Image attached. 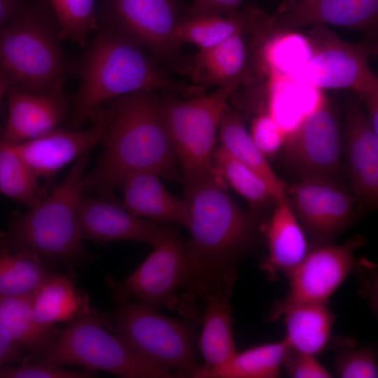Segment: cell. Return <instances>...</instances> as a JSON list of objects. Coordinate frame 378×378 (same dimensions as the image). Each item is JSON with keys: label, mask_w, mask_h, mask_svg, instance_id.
<instances>
[{"label": "cell", "mask_w": 378, "mask_h": 378, "mask_svg": "<svg viewBox=\"0 0 378 378\" xmlns=\"http://www.w3.org/2000/svg\"><path fill=\"white\" fill-rule=\"evenodd\" d=\"M216 172L185 190L191 237L186 241L188 274L184 288L204 304L212 297L230 298L237 266L253 248L257 221L228 193Z\"/></svg>", "instance_id": "cell-1"}, {"label": "cell", "mask_w": 378, "mask_h": 378, "mask_svg": "<svg viewBox=\"0 0 378 378\" xmlns=\"http://www.w3.org/2000/svg\"><path fill=\"white\" fill-rule=\"evenodd\" d=\"M155 91H139L112 99L96 168L83 179V192L113 201L114 190L130 175L144 171L178 178L177 158ZM114 202V201H113Z\"/></svg>", "instance_id": "cell-2"}, {"label": "cell", "mask_w": 378, "mask_h": 378, "mask_svg": "<svg viewBox=\"0 0 378 378\" xmlns=\"http://www.w3.org/2000/svg\"><path fill=\"white\" fill-rule=\"evenodd\" d=\"M80 85L65 129L80 130L103 103L139 91L167 90L190 97L205 88L177 83L167 76L135 41L98 22L96 34L78 67Z\"/></svg>", "instance_id": "cell-3"}, {"label": "cell", "mask_w": 378, "mask_h": 378, "mask_svg": "<svg viewBox=\"0 0 378 378\" xmlns=\"http://www.w3.org/2000/svg\"><path fill=\"white\" fill-rule=\"evenodd\" d=\"M90 150L76 159L64 180L24 214L15 216L3 243L34 253L48 265H80L93 258L83 248L78 225L83 179Z\"/></svg>", "instance_id": "cell-4"}, {"label": "cell", "mask_w": 378, "mask_h": 378, "mask_svg": "<svg viewBox=\"0 0 378 378\" xmlns=\"http://www.w3.org/2000/svg\"><path fill=\"white\" fill-rule=\"evenodd\" d=\"M60 41L48 2L27 0L0 30V68L15 76L18 90L48 93L74 69Z\"/></svg>", "instance_id": "cell-5"}, {"label": "cell", "mask_w": 378, "mask_h": 378, "mask_svg": "<svg viewBox=\"0 0 378 378\" xmlns=\"http://www.w3.org/2000/svg\"><path fill=\"white\" fill-rule=\"evenodd\" d=\"M113 312H102L104 326L143 360L196 377L200 370L195 355L193 326L160 314L156 309L111 293Z\"/></svg>", "instance_id": "cell-6"}, {"label": "cell", "mask_w": 378, "mask_h": 378, "mask_svg": "<svg viewBox=\"0 0 378 378\" xmlns=\"http://www.w3.org/2000/svg\"><path fill=\"white\" fill-rule=\"evenodd\" d=\"M241 76L209 94L189 99H160L162 116L180 164L185 190L216 172L213 164L216 134L229 98Z\"/></svg>", "instance_id": "cell-7"}, {"label": "cell", "mask_w": 378, "mask_h": 378, "mask_svg": "<svg viewBox=\"0 0 378 378\" xmlns=\"http://www.w3.org/2000/svg\"><path fill=\"white\" fill-rule=\"evenodd\" d=\"M50 366L77 365L114 373L125 378H169L173 374L134 354L104 326L102 312L89 309L58 330L43 355L37 359Z\"/></svg>", "instance_id": "cell-8"}, {"label": "cell", "mask_w": 378, "mask_h": 378, "mask_svg": "<svg viewBox=\"0 0 378 378\" xmlns=\"http://www.w3.org/2000/svg\"><path fill=\"white\" fill-rule=\"evenodd\" d=\"M307 36L312 54L293 78L320 90L349 89L359 96L378 91L377 77L369 64L377 49L374 43L343 41L326 25L314 26Z\"/></svg>", "instance_id": "cell-9"}, {"label": "cell", "mask_w": 378, "mask_h": 378, "mask_svg": "<svg viewBox=\"0 0 378 378\" xmlns=\"http://www.w3.org/2000/svg\"><path fill=\"white\" fill-rule=\"evenodd\" d=\"M186 241L175 227L167 226L162 239L129 277L117 281L105 275L111 293L156 310L172 306L188 278Z\"/></svg>", "instance_id": "cell-10"}, {"label": "cell", "mask_w": 378, "mask_h": 378, "mask_svg": "<svg viewBox=\"0 0 378 378\" xmlns=\"http://www.w3.org/2000/svg\"><path fill=\"white\" fill-rule=\"evenodd\" d=\"M340 123L330 101L321 92L314 108L286 136L285 158L301 178L336 180L341 169Z\"/></svg>", "instance_id": "cell-11"}, {"label": "cell", "mask_w": 378, "mask_h": 378, "mask_svg": "<svg viewBox=\"0 0 378 378\" xmlns=\"http://www.w3.org/2000/svg\"><path fill=\"white\" fill-rule=\"evenodd\" d=\"M97 17L162 59L172 58L180 47L176 0H103Z\"/></svg>", "instance_id": "cell-12"}, {"label": "cell", "mask_w": 378, "mask_h": 378, "mask_svg": "<svg viewBox=\"0 0 378 378\" xmlns=\"http://www.w3.org/2000/svg\"><path fill=\"white\" fill-rule=\"evenodd\" d=\"M286 197L309 247L330 244L354 221L357 200L337 181L305 178L286 187Z\"/></svg>", "instance_id": "cell-13"}, {"label": "cell", "mask_w": 378, "mask_h": 378, "mask_svg": "<svg viewBox=\"0 0 378 378\" xmlns=\"http://www.w3.org/2000/svg\"><path fill=\"white\" fill-rule=\"evenodd\" d=\"M364 241L363 237L356 236L342 245L330 243L309 247L302 262L287 274L289 293L284 301L276 304L271 315L295 304L328 303L355 267V252Z\"/></svg>", "instance_id": "cell-14"}, {"label": "cell", "mask_w": 378, "mask_h": 378, "mask_svg": "<svg viewBox=\"0 0 378 378\" xmlns=\"http://www.w3.org/2000/svg\"><path fill=\"white\" fill-rule=\"evenodd\" d=\"M378 0H302L283 4L267 18L262 41L277 33L316 25L332 24L373 36L377 31Z\"/></svg>", "instance_id": "cell-15"}, {"label": "cell", "mask_w": 378, "mask_h": 378, "mask_svg": "<svg viewBox=\"0 0 378 378\" xmlns=\"http://www.w3.org/2000/svg\"><path fill=\"white\" fill-rule=\"evenodd\" d=\"M78 225L83 240L101 244L131 241L155 246L166 232V227L137 216L115 202L98 197H82Z\"/></svg>", "instance_id": "cell-16"}, {"label": "cell", "mask_w": 378, "mask_h": 378, "mask_svg": "<svg viewBox=\"0 0 378 378\" xmlns=\"http://www.w3.org/2000/svg\"><path fill=\"white\" fill-rule=\"evenodd\" d=\"M90 119L92 125L86 131L58 129L14 146L38 178H49L69 162L102 143L108 120L106 108L98 106Z\"/></svg>", "instance_id": "cell-17"}, {"label": "cell", "mask_w": 378, "mask_h": 378, "mask_svg": "<svg viewBox=\"0 0 378 378\" xmlns=\"http://www.w3.org/2000/svg\"><path fill=\"white\" fill-rule=\"evenodd\" d=\"M64 83L46 94H31L11 86L6 94L9 109L3 136L11 145L34 139L58 130L68 113Z\"/></svg>", "instance_id": "cell-18"}, {"label": "cell", "mask_w": 378, "mask_h": 378, "mask_svg": "<svg viewBox=\"0 0 378 378\" xmlns=\"http://www.w3.org/2000/svg\"><path fill=\"white\" fill-rule=\"evenodd\" d=\"M346 171L357 200L375 206L378 200V133L358 102L346 109Z\"/></svg>", "instance_id": "cell-19"}, {"label": "cell", "mask_w": 378, "mask_h": 378, "mask_svg": "<svg viewBox=\"0 0 378 378\" xmlns=\"http://www.w3.org/2000/svg\"><path fill=\"white\" fill-rule=\"evenodd\" d=\"M122 186V208L158 224L177 223L190 230V216L185 200L169 193L158 174L136 172L127 177Z\"/></svg>", "instance_id": "cell-20"}, {"label": "cell", "mask_w": 378, "mask_h": 378, "mask_svg": "<svg viewBox=\"0 0 378 378\" xmlns=\"http://www.w3.org/2000/svg\"><path fill=\"white\" fill-rule=\"evenodd\" d=\"M265 236L268 255L261 267L271 280L279 272L290 273L309 250L306 234L287 197L276 202Z\"/></svg>", "instance_id": "cell-21"}, {"label": "cell", "mask_w": 378, "mask_h": 378, "mask_svg": "<svg viewBox=\"0 0 378 378\" xmlns=\"http://www.w3.org/2000/svg\"><path fill=\"white\" fill-rule=\"evenodd\" d=\"M90 307L86 292L77 288L71 267L63 273H51L35 291L32 307L34 323L50 329L59 322H69Z\"/></svg>", "instance_id": "cell-22"}, {"label": "cell", "mask_w": 378, "mask_h": 378, "mask_svg": "<svg viewBox=\"0 0 378 378\" xmlns=\"http://www.w3.org/2000/svg\"><path fill=\"white\" fill-rule=\"evenodd\" d=\"M283 316L288 346L300 352L317 356L327 346L335 321L328 303L305 302L285 307L271 315Z\"/></svg>", "instance_id": "cell-23"}, {"label": "cell", "mask_w": 378, "mask_h": 378, "mask_svg": "<svg viewBox=\"0 0 378 378\" xmlns=\"http://www.w3.org/2000/svg\"><path fill=\"white\" fill-rule=\"evenodd\" d=\"M249 52L244 32L238 33L209 48L199 50L191 68L195 85L203 88L224 86L237 78L247 76Z\"/></svg>", "instance_id": "cell-24"}, {"label": "cell", "mask_w": 378, "mask_h": 378, "mask_svg": "<svg viewBox=\"0 0 378 378\" xmlns=\"http://www.w3.org/2000/svg\"><path fill=\"white\" fill-rule=\"evenodd\" d=\"M232 314L229 298L214 296L205 303L199 342L204 363L195 378L211 377L237 354Z\"/></svg>", "instance_id": "cell-25"}, {"label": "cell", "mask_w": 378, "mask_h": 378, "mask_svg": "<svg viewBox=\"0 0 378 378\" xmlns=\"http://www.w3.org/2000/svg\"><path fill=\"white\" fill-rule=\"evenodd\" d=\"M218 132L220 146L258 174L267 183L276 201L287 197L285 183L275 174L267 158L253 143L239 112L227 105L222 114Z\"/></svg>", "instance_id": "cell-26"}, {"label": "cell", "mask_w": 378, "mask_h": 378, "mask_svg": "<svg viewBox=\"0 0 378 378\" xmlns=\"http://www.w3.org/2000/svg\"><path fill=\"white\" fill-rule=\"evenodd\" d=\"M32 293L0 298V322L10 337L31 358L39 359L55 338L59 328L43 329L32 317Z\"/></svg>", "instance_id": "cell-27"}, {"label": "cell", "mask_w": 378, "mask_h": 378, "mask_svg": "<svg viewBox=\"0 0 378 378\" xmlns=\"http://www.w3.org/2000/svg\"><path fill=\"white\" fill-rule=\"evenodd\" d=\"M255 45L257 53L254 65L269 77H293L312 54L308 36L296 31L277 33Z\"/></svg>", "instance_id": "cell-28"}, {"label": "cell", "mask_w": 378, "mask_h": 378, "mask_svg": "<svg viewBox=\"0 0 378 378\" xmlns=\"http://www.w3.org/2000/svg\"><path fill=\"white\" fill-rule=\"evenodd\" d=\"M258 10L247 8L230 15H201L187 16L177 27L179 45L188 43L200 50L213 47L233 35L248 30L253 24Z\"/></svg>", "instance_id": "cell-29"}, {"label": "cell", "mask_w": 378, "mask_h": 378, "mask_svg": "<svg viewBox=\"0 0 378 378\" xmlns=\"http://www.w3.org/2000/svg\"><path fill=\"white\" fill-rule=\"evenodd\" d=\"M51 273L38 255L13 251L0 242V298L32 293Z\"/></svg>", "instance_id": "cell-30"}, {"label": "cell", "mask_w": 378, "mask_h": 378, "mask_svg": "<svg viewBox=\"0 0 378 378\" xmlns=\"http://www.w3.org/2000/svg\"><path fill=\"white\" fill-rule=\"evenodd\" d=\"M267 108L287 134L311 112L318 103L308 94L316 88L293 77H269Z\"/></svg>", "instance_id": "cell-31"}, {"label": "cell", "mask_w": 378, "mask_h": 378, "mask_svg": "<svg viewBox=\"0 0 378 378\" xmlns=\"http://www.w3.org/2000/svg\"><path fill=\"white\" fill-rule=\"evenodd\" d=\"M0 194L6 195L29 208L48 194L47 188L19 154L14 145L6 142L0 127Z\"/></svg>", "instance_id": "cell-32"}, {"label": "cell", "mask_w": 378, "mask_h": 378, "mask_svg": "<svg viewBox=\"0 0 378 378\" xmlns=\"http://www.w3.org/2000/svg\"><path fill=\"white\" fill-rule=\"evenodd\" d=\"M288 349L285 339L237 353L211 377L276 378Z\"/></svg>", "instance_id": "cell-33"}, {"label": "cell", "mask_w": 378, "mask_h": 378, "mask_svg": "<svg viewBox=\"0 0 378 378\" xmlns=\"http://www.w3.org/2000/svg\"><path fill=\"white\" fill-rule=\"evenodd\" d=\"M213 164L225 182L241 195L254 210L263 209L276 203V200L267 183L222 146L215 147Z\"/></svg>", "instance_id": "cell-34"}, {"label": "cell", "mask_w": 378, "mask_h": 378, "mask_svg": "<svg viewBox=\"0 0 378 378\" xmlns=\"http://www.w3.org/2000/svg\"><path fill=\"white\" fill-rule=\"evenodd\" d=\"M56 18L61 40L84 46L98 27L95 0H46Z\"/></svg>", "instance_id": "cell-35"}, {"label": "cell", "mask_w": 378, "mask_h": 378, "mask_svg": "<svg viewBox=\"0 0 378 378\" xmlns=\"http://www.w3.org/2000/svg\"><path fill=\"white\" fill-rule=\"evenodd\" d=\"M251 121L250 136L266 157L275 155L284 145L286 133L269 112L266 106H260Z\"/></svg>", "instance_id": "cell-36"}, {"label": "cell", "mask_w": 378, "mask_h": 378, "mask_svg": "<svg viewBox=\"0 0 378 378\" xmlns=\"http://www.w3.org/2000/svg\"><path fill=\"white\" fill-rule=\"evenodd\" d=\"M335 369L342 378L378 377V363L374 347L361 346L341 351L335 359Z\"/></svg>", "instance_id": "cell-37"}, {"label": "cell", "mask_w": 378, "mask_h": 378, "mask_svg": "<svg viewBox=\"0 0 378 378\" xmlns=\"http://www.w3.org/2000/svg\"><path fill=\"white\" fill-rule=\"evenodd\" d=\"M97 372L89 370L75 371L50 366L41 361L23 359L19 366L7 365L0 368V378H92Z\"/></svg>", "instance_id": "cell-38"}, {"label": "cell", "mask_w": 378, "mask_h": 378, "mask_svg": "<svg viewBox=\"0 0 378 378\" xmlns=\"http://www.w3.org/2000/svg\"><path fill=\"white\" fill-rule=\"evenodd\" d=\"M290 376L295 378H330L332 374L316 356L300 352L288 346L283 363Z\"/></svg>", "instance_id": "cell-39"}, {"label": "cell", "mask_w": 378, "mask_h": 378, "mask_svg": "<svg viewBox=\"0 0 378 378\" xmlns=\"http://www.w3.org/2000/svg\"><path fill=\"white\" fill-rule=\"evenodd\" d=\"M244 0H193L188 16L201 15H230L237 13Z\"/></svg>", "instance_id": "cell-40"}, {"label": "cell", "mask_w": 378, "mask_h": 378, "mask_svg": "<svg viewBox=\"0 0 378 378\" xmlns=\"http://www.w3.org/2000/svg\"><path fill=\"white\" fill-rule=\"evenodd\" d=\"M24 350L9 335L0 322V368L20 361Z\"/></svg>", "instance_id": "cell-41"}, {"label": "cell", "mask_w": 378, "mask_h": 378, "mask_svg": "<svg viewBox=\"0 0 378 378\" xmlns=\"http://www.w3.org/2000/svg\"><path fill=\"white\" fill-rule=\"evenodd\" d=\"M364 101L368 118L376 132L378 133V91L369 92L360 96Z\"/></svg>", "instance_id": "cell-42"}, {"label": "cell", "mask_w": 378, "mask_h": 378, "mask_svg": "<svg viewBox=\"0 0 378 378\" xmlns=\"http://www.w3.org/2000/svg\"><path fill=\"white\" fill-rule=\"evenodd\" d=\"M27 0H0V30Z\"/></svg>", "instance_id": "cell-43"}, {"label": "cell", "mask_w": 378, "mask_h": 378, "mask_svg": "<svg viewBox=\"0 0 378 378\" xmlns=\"http://www.w3.org/2000/svg\"><path fill=\"white\" fill-rule=\"evenodd\" d=\"M18 83L15 76L6 69L0 68V102L11 86H15Z\"/></svg>", "instance_id": "cell-44"}, {"label": "cell", "mask_w": 378, "mask_h": 378, "mask_svg": "<svg viewBox=\"0 0 378 378\" xmlns=\"http://www.w3.org/2000/svg\"><path fill=\"white\" fill-rule=\"evenodd\" d=\"M5 237V232H0V242H1Z\"/></svg>", "instance_id": "cell-45"}]
</instances>
